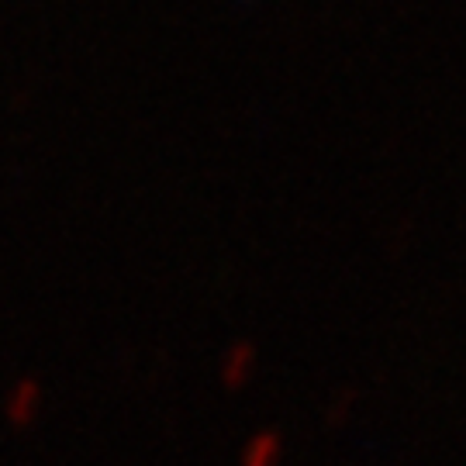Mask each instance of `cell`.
I'll use <instances>...</instances> for the list:
<instances>
[{
  "mask_svg": "<svg viewBox=\"0 0 466 466\" xmlns=\"http://www.w3.org/2000/svg\"><path fill=\"white\" fill-rule=\"evenodd\" d=\"M249 363H252V346H238V350L228 356L225 380L232 383V387H238V383H242V377H246V370H249Z\"/></svg>",
  "mask_w": 466,
  "mask_h": 466,
  "instance_id": "2",
  "label": "cell"
},
{
  "mask_svg": "<svg viewBox=\"0 0 466 466\" xmlns=\"http://www.w3.org/2000/svg\"><path fill=\"white\" fill-rule=\"evenodd\" d=\"M277 456H280V439L277 435H259L246 452V466H273Z\"/></svg>",
  "mask_w": 466,
  "mask_h": 466,
  "instance_id": "1",
  "label": "cell"
}]
</instances>
